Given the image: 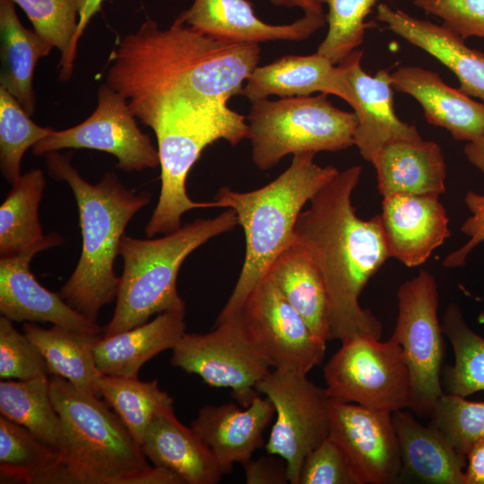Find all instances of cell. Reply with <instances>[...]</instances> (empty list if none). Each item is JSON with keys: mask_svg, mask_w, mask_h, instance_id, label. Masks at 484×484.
Wrapping results in <instances>:
<instances>
[{"mask_svg": "<svg viewBox=\"0 0 484 484\" xmlns=\"http://www.w3.org/2000/svg\"><path fill=\"white\" fill-rule=\"evenodd\" d=\"M260 50L259 44L218 39L177 19L167 30L149 19L112 50L106 82L151 127L172 108H229L257 67Z\"/></svg>", "mask_w": 484, "mask_h": 484, "instance_id": "obj_1", "label": "cell"}, {"mask_svg": "<svg viewBox=\"0 0 484 484\" xmlns=\"http://www.w3.org/2000/svg\"><path fill=\"white\" fill-rule=\"evenodd\" d=\"M359 165L339 171L309 201L294 229V238L310 254L324 281L330 340L368 335L380 339L382 324L359 304L369 280L391 257L379 214L363 220L351 196Z\"/></svg>", "mask_w": 484, "mask_h": 484, "instance_id": "obj_2", "label": "cell"}, {"mask_svg": "<svg viewBox=\"0 0 484 484\" xmlns=\"http://www.w3.org/2000/svg\"><path fill=\"white\" fill-rule=\"evenodd\" d=\"M51 177L70 186L77 203L82 238L78 264L58 292L87 319L97 323L99 310L117 298L119 278L114 271L125 229L151 199L149 191L128 189L113 171L91 184L71 163V153L46 155Z\"/></svg>", "mask_w": 484, "mask_h": 484, "instance_id": "obj_3", "label": "cell"}, {"mask_svg": "<svg viewBox=\"0 0 484 484\" xmlns=\"http://www.w3.org/2000/svg\"><path fill=\"white\" fill-rule=\"evenodd\" d=\"M315 155H294L284 172L258 189L238 192L222 186L216 193L213 201L218 207L237 215L245 233L246 253L238 279L215 323L240 313L272 262L293 240L303 207L339 172L333 166L317 165Z\"/></svg>", "mask_w": 484, "mask_h": 484, "instance_id": "obj_4", "label": "cell"}, {"mask_svg": "<svg viewBox=\"0 0 484 484\" xmlns=\"http://www.w3.org/2000/svg\"><path fill=\"white\" fill-rule=\"evenodd\" d=\"M237 225L235 212L228 209L215 218L187 222L161 238L142 239L124 235L118 248L123 272L114 314L103 336L143 324L153 315L186 307L177 288L183 262L211 238Z\"/></svg>", "mask_w": 484, "mask_h": 484, "instance_id": "obj_5", "label": "cell"}, {"mask_svg": "<svg viewBox=\"0 0 484 484\" xmlns=\"http://www.w3.org/2000/svg\"><path fill=\"white\" fill-rule=\"evenodd\" d=\"M49 378L66 484H143L151 466L111 407L61 376Z\"/></svg>", "mask_w": 484, "mask_h": 484, "instance_id": "obj_6", "label": "cell"}, {"mask_svg": "<svg viewBox=\"0 0 484 484\" xmlns=\"http://www.w3.org/2000/svg\"><path fill=\"white\" fill-rule=\"evenodd\" d=\"M151 128L157 138L161 186L144 229L148 238L177 230L190 210L218 207L215 201L195 202L188 196L187 175L208 145L223 139L234 146L246 138L247 124L229 108L177 107L165 110Z\"/></svg>", "mask_w": 484, "mask_h": 484, "instance_id": "obj_7", "label": "cell"}, {"mask_svg": "<svg viewBox=\"0 0 484 484\" xmlns=\"http://www.w3.org/2000/svg\"><path fill=\"white\" fill-rule=\"evenodd\" d=\"M247 134L255 166L266 171L289 154L338 151L354 145V112L334 107L327 94L252 102Z\"/></svg>", "mask_w": 484, "mask_h": 484, "instance_id": "obj_8", "label": "cell"}, {"mask_svg": "<svg viewBox=\"0 0 484 484\" xmlns=\"http://www.w3.org/2000/svg\"><path fill=\"white\" fill-rule=\"evenodd\" d=\"M398 315L391 339L402 349L410 372L409 409L430 418L445 393L441 376L445 353L438 319L436 280L427 270L404 281L397 291Z\"/></svg>", "mask_w": 484, "mask_h": 484, "instance_id": "obj_9", "label": "cell"}, {"mask_svg": "<svg viewBox=\"0 0 484 484\" xmlns=\"http://www.w3.org/2000/svg\"><path fill=\"white\" fill-rule=\"evenodd\" d=\"M331 399L391 412L409 409L410 372L402 347L357 335L341 341L324 367Z\"/></svg>", "mask_w": 484, "mask_h": 484, "instance_id": "obj_10", "label": "cell"}, {"mask_svg": "<svg viewBox=\"0 0 484 484\" xmlns=\"http://www.w3.org/2000/svg\"><path fill=\"white\" fill-rule=\"evenodd\" d=\"M255 388L277 414L266 451L286 462L290 483L298 484L305 457L329 436L330 397L325 388L292 369L274 368Z\"/></svg>", "mask_w": 484, "mask_h": 484, "instance_id": "obj_11", "label": "cell"}, {"mask_svg": "<svg viewBox=\"0 0 484 484\" xmlns=\"http://www.w3.org/2000/svg\"><path fill=\"white\" fill-rule=\"evenodd\" d=\"M214 326L206 333H186L172 349L171 364L210 386L231 389L234 398L247 407L271 366L250 338L240 313Z\"/></svg>", "mask_w": 484, "mask_h": 484, "instance_id": "obj_12", "label": "cell"}, {"mask_svg": "<svg viewBox=\"0 0 484 484\" xmlns=\"http://www.w3.org/2000/svg\"><path fill=\"white\" fill-rule=\"evenodd\" d=\"M97 107L82 123L56 131L32 147L37 156L62 149H91L116 157L125 172L142 171L160 165L158 149L137 125L127 100L107 82L99 86Z\"/></svg>", "mask_w": 484, "mask_h": 484, "instance_id": "obj_13", "label": "cell"}, {"mask_svg": "<svg viewBox=\"0 0 484 484\" xmlns=\"http://www.w3.org/2000/svg\"><path fill=\"white\" fill-rule=\"evenodd\" d=\"M240 315L250 338L271 367L307 375L322 363L326 341L314 334L268 277L252 290Z\"/></svg>", "mask_w": 484, "mask_h": 484, "instance_id": "obj_14", "label": "cell"}, {"mask_svg": "<svg viewBox=\"0 0 484 484\" xmlns=\"http://www.w3.org/2000/svg\"><path fill=\"white\" fill-rule=\"evenodd\" d=\"M392 413L330 398L328 437L343 454L354 484L399 481L402 464Z\"/></svg>", "mask_w": 484, "mask_h": 484, "instance_id": "obj_15", "label": "cell"}, {"mask_svg": "<svg viewBox=\"0 0 484 484\" xmlns=\"http://www.w3.org/2000/svg\"><path fill=\"white\" fill-rule=\"evenodd\" d=\"M64 242L51 232L34 246L0 257V312L11 321L50 323L82 333L99 334L102 328L71 307L59 295L43 287L30 269L33 256Z\"/></svg>", "mask_w": 484, "mask_h": 484, "instance_id": "obj_16", "label": "cell"}, {"mask_svg": "<svg viewBox=\"0 0 484 484\" xmlns=\"http://www.w3.org/2000/svg\"><path fill=\"white\" fill-rule=\"evenodd\" d=\"M363 51L356 49L341 63L350 85L346 102L358 119L354 145L362 158L372 163L385 145L399 141L421 140L417 127L402 122L395 114L389 71L380 69L374 76L361 66Z\"/></svg>", "mask_w": 484, "mask_h": 484, "instance_id": "obj_17", "label": "cell"}, {"mask_svg": "<svg viewBox=\"0 0 484 484\" xmlns=\"http://www.w3.org/2000/svg\"><path fill=\"white\" fill-rule=\"evenodd\" d=\"M438 197L405 194L383 197L379 216L391 257L416 267L450 238L449 219Z\"/></svg>", "mask_w": 484, "mask_h": 484, "instance_id": "obj_18", "label": "cell"}, {"mask_svg": "<svg viewBox=\"0 0 484 484\" xmlns=\"http://www.w3.org/2000/svg\"><path fill=\"white\" fill-rule=\"evenodd\" d=\"M177 19L218 39L256 44L303 40L326 21L323 10H309L290 24H268L255 15L248 0H194Z\"/></svg>", "mask_w": 484, "mask_h": 484, "instance_id": "obj_19", "label": "cell"}, {"mask_svg": "<svg viewBox=\"0 0 484 484\" xmlns=\"http://www.w3.org/2000/svg\"><path fill=\"white\" fill-rule=\"evenodd\" d=\"M275 409L258 394L244 409L233 402L205 405L192 422V428L212 450L223 474L235 463L244 464L264 445V433Z\"/></svg>", "mask_w": 484, "mask_h": 484, "instance_id": "obj_20", "label": "cell"}, {"mask_svg": "<svg viewBox=\"0 0 484 484\" xmlns=\"http://www.w3.org/2000/svg\"><path fill=\"white\" fill-rule=\"evenodd\" d=\"M390 76L394 90L420 104L429 124L446 129L458 141L471 143L484 136V103L448 86L436 73L404 65Z\"/></svg>", "mask_w": 484, "mask_h": 484, "instance_id": "obj_21", "label": "cell"}, {"mask_svg": "<svg viewBox=\"0 0 484 484\" xmlns=\"http://www.w3.org/2000/svg\"><path fill=\"white\" fill-rule=\"evenodd\" d=\"M376 18L387 30L445 65L458 78L463 93L484 103V53L469 48L464 39L443 25L413 17L386 4L377 5Z\"/></svg>", "mask_w": 484, "mask_h": 484, "instance_id": "obj_22", "label": "cell"}, {"mask_svg": "<svg viewBox=\"0 0 484 484\" xmlns=\"http://www.w3.org/2000/svg\"><path fill=\"white\" fill-rule=\"evenodd\" d=\"M246 82L241 95L251 102L271 95L309 96L316 91L333 94L346 101L350 92L342 65H333L317 52L309 56H284L257 66Z\"/></svg>", "mask_w": 484, "mask_h": 484, "instance_id": "obj_23", "label": "cell"}, {"mask_svg": "<svg viewBox=\"0 0 484 484\" xmlns=\"http://www.w3.org/2000/svg\"><path fill=\"white\" fill-rule=\"evenodd\" d=\"M143 453L153 465L177 474L185 484H216L223 475L212 450L174 409L156 415L145 429Z\"/></svg>", "mask_w": 484, "mask_h": 484, "instance_id": "obj_24", "label": "cell"}, {"mask_svg": "<svg viewBox=\"0 0 484 484\" xmlns=\"http://www.w3.org/2000/svg\"><path fill=\"white\" fill-rule=\"evenodd\" d=\"M401 458L398 482L465 484L466 456L456 452L431 426L402 410L392 413Z\"/></svg>", "mask_w": 484, "mask_h": 484, "instance_id": "obj_25", "label": "cell"}, {"mask_svg": "<svg viewBox=\"0 0 484 484\" xmlns=\"http://www.w3.org/2000/svg\"><path fill=\"white\" fill-rule=\"evenodd\" d=\"M186 307L158 314L130 330L100 337L95 344L97 366L103 375L138 377L145 362L173 349L186 333Z\"/></svg>", "mask_w": 484, "mask_h": 484, "instance_id": "obj_26", "label": "cell"}, {"mask_svg": "<svg viewBox=\"0 0 484 484\" xmlns=\"http://www.w3.org/2000/svg\"><path fill=\"white\" fill-rule=\"evenodd\" d=\"M371 164L383 197L445 192L446 166L440 146L433 141L391 143L377 152Z\"/></svg>", "mask_w": 484, "mask_h": 484, "instance_id": "obj_27", "label": "cell"}, {"mask_svg": "<svg viewBox=\"0 0 484 484\" xmlns=\"http://www.w3.org/2000/svg\"><path fill=\"white\" fill-rule=\"evenodd\" d=\"M266 277L305 319L314 334L330 341L324 279L310 254L294 237L272 262Z\"/></svg>", "mask_w": 484, "mask_h": 484, "instance_id": "obj_28", "label": "cell"}, {"mask_svg": "<svg viewBox=\"0 0 484 484\" xmlns=\"http://www.w3.org/2000/svg\"><path fill=\"white\" fill-rule=\"evenodd\" d=\"M0 87L11 93L26 113L32 116L36 105L35 66L53 47L35 30L23 27L12 0H0Z\"/></svg>", "mask_w": 484, "mask_h": 484, "instance_id": "obj_29", "label": "cell"}, {"mask_svg": "<svg viewBox=\"0 0 484 484\" xmlns=\"http://www.w3.org/2000/svg\"><path fill=\"white\" fill-rule=\"evenodd\" d=\"M23 333L39 348L49 374L66 379L79 390L100 397L99 371L94 347L99 334L82 333L53 325L43 328L25 322Z\"/></svg>", "mask_w": 484, "mask_h": 484, "instance_id": "obj_30", "label": "cell"}, {"mask_svg": "<svg viewBox=\"0 0 484 484\" xmlns=\"http://www.w3.org/2000/svg\"><path fill=\"white\" fill-rule=\"evenodd\" d=\"M0 477L1 483L66 484L60 452L2 415Z\"/></svg>", "mask_w": 484, "mask_h": 484, "instance_id": "obj_31", "label": "cell"}, {"mask_svg": "<svg viewBox=\"0 0 484 484\" xmlns=\"http://www.w3.org/2000/svg\"><path fill=\"white\" fill-rule=\"evenodd\" d=\"M0 412L60 452L64 431L50 393V378L1 380Z\"/></svg>", "mask_w": 484, "mask_h": 484, "instance_id": "obj_32", "label": "cell"}, {"mask_svg": "<svg viewBox=\"0 0 484 484\" xmlns=\"http://www.w3.org/2000/svg\"><path fill=\"white\" fill-rule=\"evenodd\" d=\"M46 186L39 169L26 172L12 184L0 206V255L23 252L46 238L39 207Z\"/></svg>", "mask_w": 484, "mask_h": 484, "instance_id": "obj_33", "label": "cell"}, {"mask_svg": "<svg viewBox=\"0 0 484 484\" xmlns=\"http://www.w3.org/2000/svg\"><path fill=\"white\" fill-rule=\"evenodd\" d=\"M452 344L454 363L443 368L441 384L445 393L467 397L484 390V338L466 323L461 308L450 303L441 324Z\"/></svg>", "mask_w": 484, "mask_h": 484, "instance_id": "obj_34", "label": "cell"}, {"mask_svg": "<svg viewBox=\"0 0 484 484\" xmlns=\"http://www.w3.org/2000/svg\"><path fill=\"white\" fill-rule=\"evenodd\" d=\"M100 394L141 446L145 429L159 413L173 410V399L158 381L104 375Z\"/></svg>", "mask_w": 484, "mask_h": 484, "instance_id": "obj_35", "label": "cell"}, {"mask_svg": "<svg viewBox=\"0 0 484 484\" xmlns=\"http://www.w3.org/2000/svg\"><path fill=\"white\" fill-rule=\"evenodd\" d=\"M27 14L34 30L61 53L59 77L72 76L76 57L79 0H12Z\"/></svg>", "mask_w": 484, "mask_h": 484, "instance_id": "obj_36", "label": "cell"}, {"mask_svg": "<svg viewBox=\"0 0 484 484\" xmlns=\"http://www.w3.org/2000/svg\"><path fill=\"white\" fill-rule=\"evenodd\" d=\"M30 117L18 100L0 87V169L11 185L21 177L26 151L53 131L37 125Z\"/></svg>", "mask_w": 484, "mask_h": 484, "instance_id": "obj_37", "label": "cell"}, {"mask_svg": "<svg viewBox=\"0 0 484 484\" xmlns=\"http://www.w3.org/2000/svg\"><path fill=\"white\" fill-rule=\"evenodd\" d=\"M380 0H320L328 6V32L317 53L338 65L364 41L365 19Z\"/></svg>", "mask_w": 484, "mask_h": 484, "instance_id": "obj_38", "label": "cell"}, {"mask_svg": "<svg viewBox=\"0 0 484 484\" xmlns=\"http://www.w3.org/2000/svg\"><path fill=\"white\" fill-rule=\"evenodd\" d=\"M429 426L436 429L459 454L484 439V402H472L444 393L435 403Z\"/></svg>", "mask_w": 484, "mask_h": 484, "instance_id": "obj_39", "label": "cell"}, {"mask_svg": "<svg viewBox=\"0 0 484 484\" xmlns=\"http://www.w3.org/2000/svg\"><path fill=\"white\" fill-rule=\"evenodd\" d=\"M13 321L0 317V378L27 380L48 376L46 359L39 348L13 325Z\"/></svg>", "mask_w": 484, "mask_h": 484, "instance_id": "obj_40", "label": "cell"}, {"mask_svg": "<svg viewBox=\"0 0 484 484\" xmlns=\"http://www.w3.org/2000/svg\"><path fill=\"white\" fill-rule=\"evenodd\" d=\"M413 4L464 39L484 38V0H413Z\"/></svg>", "mask_w": 484, "mask_h": 484, "instance_id": "obj_41", "label": "cell"}, {"mask_svg": "<svg viewBox=\"0 0 484 484\" xmlns=\"http://www.w3.org/2000/svg\"><path fill=\"white\" fill-rule=\"evenodd\" d=\"M298 484H354L343 454L329 437L305 457Z\"/></svg>", "mask_w": 484, "mask_h": 484, "instance_id": "obj_42", "label": "cell"}, {"mask_svg": "<svg viewBox=\"0 0 484 484\" xmlns=\"http://www.w3.org/2000/svg\"><path fill=\"white\" fill-rule=\"evenodd\" d=\"M464 203L471 215L462 222L461 230L469 239L446 255L442 263L446 268L464 266L469 254L484 241V194L468 191Z\"/></svg>", "mask_w": 484, "mask_h": 484, "instance_id": "obj_43", "label": "cell"}, {"mask_svg": "<svg viewBox=\"0 0 484 484\" xmlns=\"http://www.w3.org/2000/svg\"><path fill=\"white\" fill-rule=\"evenodd\" d=\"M247 484H285L290 482L288 466L280 456L270 454L243 464Z\"/></svg>", "mask_w": 484, "mask_h": 484, "instance_id": "obj_44", "label": "cell"}, {"mask_svg": "<svg viewBox=\"0 0 484 484\" xmlns=\"http://www.w3.org/2000/svg\"><path fill=\"white\" fill-rule=\"evenodd\" d=\"M465 484H484V439L474 443L466 454Z\"/></svg>", "mask_w": 484, "mask_h": 484, "instance_id": "obj_45", "label": "cell"}, {"mask_svg": "<svg viewBox=\"0 0 484 484\" xmlns=\"http://www.w3.org/2000/svg\"><path fill=\"white\" fill-rule=\"evenodd\" d=\"M103 1L79 0V22L75 39L77 44L92 16L99 12Z\"/></svg>", "mask_w": 484, "mask_h": 484, "instance_id": "obj_46", "label": "cell"}, {"mask_svg": "<svg viewBox=\"0 0 484 484\" xmlns=\"http://www.w3.org/2000/svg\"><path fill=\"white\" fill-rule=\"evenodd\" d=\"M463 151L469 162L484 173V136L468 143Z\"/></svg>", "mask_w": 484, "mask_h": 484, "instance_id": "obj_47", "label": "cell"}, {"mask_svg": "<svg viewBox=\"0 0 484 484\" xmlns=\"http://www.w3.org/2000/svg\"><path fill=\"white\" fill-rule=\"evenodd\" d=\"M274 5L289 8L299 7L304 13L309 10H323L320 0H269Z\"/></svg>", "mask_w": 484, "mask_h": 484, "instance_id": "obj_48", "label": "cell"}]
</instances>
